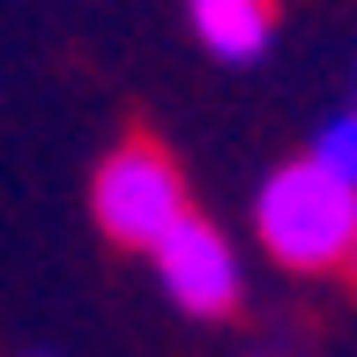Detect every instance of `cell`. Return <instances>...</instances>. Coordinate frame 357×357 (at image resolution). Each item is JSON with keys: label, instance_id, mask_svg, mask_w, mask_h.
I'll return each mask as SVG.
<instances>
[{"label": "cell", "instance_id": "ba28073f", "mask_svg": "<svg viewBox=\"0 0 357 357\" xmlns=\"http://www.w3.org/2000/svg\"><path fill=\"white\" fill-rule=\"evenodd\" d=\"M350 105H357V97H350Z\"/></svg>", "mask_w": 357, "mask_h": 357}, {"label": "cell", "instance_id": "277c9868", "mask_svg": "<svg viewBox=\"0 0 357 357\" xmlns=\"http://www.w3.org/2000/svg\"><path fill=\"white\" fill-rule=\"evenodd\" d=\"M186 30L208 60L253 67L275 45V0H186Z\"/></svg>", "mask_w": 357, "mask_h": 357}, {"label": "cell", "instance_id": "8992f818", "mask_svg": "<svg viewBox=\"0 0 357 357\" xmlns=\"http://www.w3.org/2000/svg\"><path fill=\"white\" fill-rule=\"evenodd\" d=\"M22 357H52V350H22Z\"/></svg>", "mask_w": 357, "mask_h": 357}, {"label": "cell", "instance_id": "3957f363", "mask_svg": "<svg viewBox=\"0 0 357 357\" xmlns=\"http://www.w3.org/2000/svg\"><path fill=\"white\" fill-rule=\"evenodd\" d=\"M149 261H156L164 298H172L186 320H223V312H238L245 261H238V245L223 238L208 216H178L172 231L149 245Z\"/></svg>", "mask_w": 357, "mask_h": 357}, {"label": "cell", "instance_id": "6da1fadb", "mask_svg": "<svg viewBox=\"0 0 357 357\" xmlns=\"http://www.w3.org/2000/svg\"><path fill=\"white\" fill-rule=\"evenodd\" d=\"M253 238H261V253L275 268H298V275L350 268V253H357V186L342 172H328L312 149L290 156L253 194Z\"/></svg>", "mask_w": 357, "mask_h": 357}, {"label": "cell", "instance_id": "52a82bcc", "mask_svg": "<svg viewBox=\"0 0 357 357\" xmlns=\"http://www.w3.org/2000/svg\"><path fill=\"white\" fill-rule=\"evenodd\" d=\"M350 283H357V253H350Z\"/></svg>", "mask_w": 357, "mask_h": 357}, {"label": "cell", "instance_id": "5b68a950", "mask_svg": "<svg viewBox=\"0 0 357 357\" xmlns=\"http://www.w3.org/2000/svg\"><path fill=\"white\" fill-rule=\"evenodd\" d=\"M312 156H320L328 172H342V178L357 186V105H350V112H335L328 127L312 134Z\"/></svg>", "mask_w": 357, "mask_h": 357}, {"label": "cell", "instance_id": "7a4b0ae2", "mask_svg": "<svg viewBox=\"0 0 357 357\" xmlns=\"http://www.w3.org/2000/svg\"><path fill=\"white\" fill-rule=\"evenodd\" d=\"M89 216H97V231H105L112 245L149 253V245L164 238L178 216H194V208H186L178 164L156 149V142H119V149L97 164V178H89Z\"/></svg>", "mask_w": 357, "mask_h": 357}]
</instances>
